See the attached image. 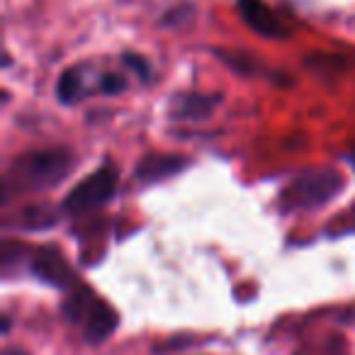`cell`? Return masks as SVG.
Here are the masks:
<instances>
[{
    "instance_id": "30bf717a",
    "label": "cell",
    "mask_w": 355,
    "mask_h": 355,
    "mask_svg": "<svg viewBox=\"0 0 355 355\" xmlns=\"http://www.w3.org/2000/svg\"><path fill=\"white\" fill-rule=\"evenodd\" d=\"M100 90L107 95H114V93H122L124 90V78L117 73H107L103 76V80H100Z\"/></svg>"
},
{
    "instance_id": "ba28073f",
    "label": "cell",
    "mask_w": 355,
    "mask_h": 355,
    "mask_svg": "<svg viewBox=\"0 0 355 355\" xmlns=\"http://www.w3.org/2000/svg\"><path fill=\"white\" fill-rule=\"evenodd\" d=\"M219 98L212 95H188L180 98L175 105V117L178 119H205L214 107H217Z\"/></svg>"
},
{
    "instance_id": "7a4b0ae2",
    "label": "cell",
    "mask_w": 355,
    "mask_h": 355,
    "mask_svg": "<svg viewBox=\"0 0 355 355\" xmlns=\"http://www.w3.org/2000/svg\"><path fill=\"white\" fill-rule=\"evenodd\" d=\"M71 166H73V156L64 148H51V151L32 153L27 161H22L27 180L32 188H51L69 175Z\"/></svg>"
},
{
    "instance_id": "3957f363",
    "label": "cell",
    "mask_w": 355,
    "mask_h": 355,
    "mask_svg": "<svg viewBox=\"0 0 355 355\" xmlns=\"http://www.w3.org/2000/svg\"><path fill=\"white\" fill-rule=\"evenodd\" d=\"M340 188V178L336 171H314L306 173V175L297 178L295 185H292V195H295L297 205H321L329 198H334Z\"/></svg>"
},
{
    "instance_id": "6da1fadb",
    "label": "cell",
    "mask_w": 355,
    "mask_h": 355,
    "mask_svg": "<svg viewBox=\"0 0 355 355\" xmlns=\"http://www.w3.org/2000/svg\"><path fill=\"white\" fill-rule=\"evenodd\" d=\"M117 190V175L112 168H100L83 178L64 200V209L69 214H85L103 207Z\"/></svg>"
},
{
    "instance_id": "277c9868",
    "label": "cell",
    "mask_w": 355,
    "mask_h": 355,
    "mask_svg": "<svg viewBox=\"0 0 355 355\" xmlns=\"http://www.w3.org/2000/svg\"><path fill=\"white\" fill-rule=\"evenodd\" d=\"M239 10H241L243 20L251 30H256L263 37H282L287 35V30L280 25L275 15L268 10V6L263 0H239Z\"/></svg>"
},
{
    "instance_id": "5b68a950",
    "label": "cell",
    "mask_w": 355,
    "mask_h": 355,
    "mask_svg": "<svg viewBox=\"0 0 355 355\" xmlns=\"http://www.w3.org/2000/svg\"><path fill=\"white\" fill-rule=\"evenodd\" d=\"M32 270L40 280L49 282L54 287H66L71 282V270L66 266V261L61 258L59 251L54 248H44L37 253V258L32 261Z\"/></svg>"
},
{
    "instance_id": "52a82bcc",
    "label": "cell",
    "mask_w": 355,
    "mask_h": 355,
    "mask_svg": "<svg viewBox=\"0 0 355 355\" xmlns=\"http://www.w3.org/2000/svg\"><path fill=\"white\" fill-rule=\"evenodd\" d=\"M114 329H117V314H114L107 304L98 302V304L93 306V311H90L88 324H85V338H88L90 343H103Z\"/></svg>"
},
{
    "instance_id": "8992f818",
    "label": "cell",
    "mask_w": 355,
    "mask_h": 355,
    "mask_svg": "<svg viewBox=\"0 0 355 355\" xmlns=\"http://www.w3.org/2000/svg\"><path fill=\"white\" fill-rule=\"evenodd\" d=\"M185 166V158L171 156V153H156V156H146L137 168V175L146 183L151 180H163V178L173 175Z\"/></svg>"
},
{
    "instance_id": "8fae6325",
    "label": "cell",
    "mask_w": 355,
    "mask_h": 355,
    "mask_svg": "<svg viewBox=\"0 0 355 355\" xmlns=\"http://www.w3.org/2000/svg\"><path fill=\"white\" fill-rule=\"evenodd\" d=\"M127 64H132V69H139L141 78H148V69H146V64H144L141 59H134V56H127Z\"/></svg>"
},
{
    "instance_id": "9c48e42d",
    "label": "cell",
    "mask_w": 355,
    "mask_h": 355,
    "mask_svg": "<svg viewBox=\"0 0 355 355\" xmlns=\"http://www.w3.org/2000/svg\"><path fill=\"white\" fill-rule=\"evenodd\" d=\"M59 93L61 103H73L76 98H80V76L78 71H66L64 76L59 78Z\"/></svg>"
}]
</instances>
